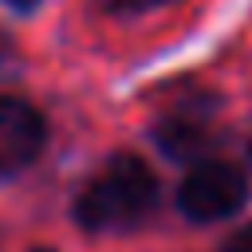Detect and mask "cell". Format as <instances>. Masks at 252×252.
<instances>
[{
    "instance_id": "5",
    "label": "cell",
    "mask_w": 252,
    "mask_h": 252,
    "mask_svg": "<svg viewBox=\"0 0 252 252\" xmlns=\"http://www.w3.org/2000/svg\"><path fill=\"white\" fill-rule=\"evenodd\" d=\"M94 4L110 16H138V12H150V8H165L173 0H94Z\"/></svg>"
},
{
    "instance_id": "6",
    "label": "cell",
    "mask_w": 252,
    "mask_h": 252,
    "mask_svg": "<svg viewBox=\"0 0 252 252\" xmlns=\"http://www.w3.org/2000/svg\"><path fill=\"white\" fill-rule=\"evenodd\" d=\"M220 252H252V224H240V228L220 244Z\"/></svg>"
},
{
    "instance_id": "9",
    "label": "cell",
    "mask_w": 252,
    "mask_h": 252,
    "mask_svg": "<svg viewBox=\"0 0 252 252\" xmlns=\"http://www.w3.org/2000/svg\"><path fill=\"white\" fill-rule=\"evenodd\" d=\"M244 154H248V165H252V142H248V150H244Z\"/></svg>"
},
{
    "instance_id": "8",
    "label": "cell",
    "mask_w": 252,
    "mask_h": 252,
    "mask_svg": "<svg viewBox=\"0 0 252 252\" xmlns=\"http://www.w3.org/2000/svg\"><path fill=\"white\" fill-rule=\"evenodd\" d=\"M4 4H12V8H16V12H32V8H35V4H39V0H4Z\"/></svg>"
},
{
    "instance_id": "7",
    "label": "cell",
    "mask_w": 252,
    "mask_h": 252,
    "mask_svg": "<svg viewBox=\"0 0 252 252\" xmlns=\"http://www.w3.org/2000/svg\"><path fill=\"white\" fill-rule=\"evenodd\" d=\"M8 63H12V39L0 32V67H8Z\"/></svg>"
},
{
    "instance_id": "1",
    "label": "cell",
    "mask_w": 252,
    "mask_h": 252,
    "mask_svg": "<svg viewBox=\"0 0 252 252\" xmlns=\"http://www.w3.org/2000/svg\"><path fill=\"white\" fill-rule=\"evenodd\" d=\"M158 177L154 169L122 150V154H110L91 177L87 185L75 193V205H71V217L83 232L91 236H110V232H130L138 224H146L158 209Z\"/></svg>"
},
{
    "instance_id": "4",
    "label": "cell",
    "mask_w": 252,
    "mask_h": 252,
    "mask_svg": "<svg viewBox=\"0 0 252 252\" xmlns=\"http://www.w3.org/2000/svg\"><path fill=\"white\" fill-rule=\"evenodd\" d=\"M47 146V118L16 94H0V177L24 173Z\"/></svg>"
},
{
    "instance_id": "3",
    "label": "cell",
    "mask_w": 252,
    "mask_h": 252,
    "mask_svg": "<svg viewBox=\"0 0 252 252\" xmlns=\"http://www.w3.org/2000/svg\"><path fill=\"white\" fill-rule=\"evenodd\" d=\"M154 146L181 165H201L209 161L205 154L217 146V98L213 94H193L177 106H169L154 126H150Z\"/></svg>"
},
{
    "instance_id": "2",
    "label": "cell",
    "mask_w": 252,
    "mask_h": 252,
    "mask_svg": "<svg viewBox=\"0 0 252 252\" xmlns=\"http://www.w3.org/2000/svg\"><path fill=\"white\" fill-rule=\"evenodd\" d=\"M244 201H248V177H244V169L232 165V161H220V158H209V161L193 165L181 177V185H177V209L193 224L224 220V217L240 213Z\"/></svg>"
}]
</instances>
